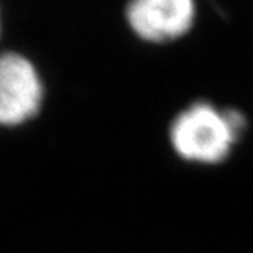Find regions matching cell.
Masks as SVG:
<instances>
[{"label": "cell", "instance_id": "obj_2", "mask_svg": "<svg viewBox=\"0 0 253 253\" xmlns=\"http://www.w3.org/2000/svg\"><path fill=\"white\" fill-rule=\"evenodd\" d=\"M42 97V81L35 66L22 54H0V125H18L32 119Z\"/></svg>", "mask_w": 253, "mask_h": 253}, {"label": "cell", "instance_id": "obj_1", "mask_svg": "<svg viewBox=\"0 0 253 253\" xmlns=\"http://www.w3.org/2000/svg\"><path fill=\"white\" fill-rule=\"evenodd\" d=\"M245 126L239 110L220 112L211 104L199 102L183 110L171 125V141L186 160L219 163Z\"/></svg>", "mask_w": 253, "mask_h": 253}, {"label": "cell", "instance_id": "obj_3", "mask_svg": "<svg viewBox=\"0 0 253 253\" xmlns=\"http://www.w3.org/2000/svg\"><path fill=\"white\" fill-rule=\"evenodd\" d=\"M194 0H131L126 20L131 30L146 42L174 40L194 22Z\"/></svg>", "mask_w": 253, "mask_h": 253}]
</instances>
